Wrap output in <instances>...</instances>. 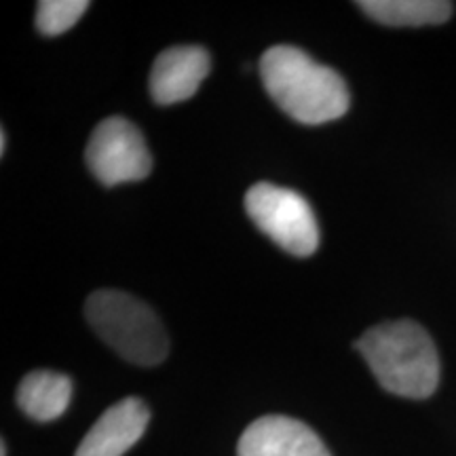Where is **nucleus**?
<instances>
[{
    "instance_id": "6e6552de",
    "label": "nucleus",
    "mask_w": 456,
    "mask_h": 456,
    "mask_svg": "<svg viewBox=\"0 0 456 456\" xmlns=\"http://www.w3.org/2000/svg\"><path fill=\"white\" fill-rule=\"evenodd\" d=\"M148 420L146 403L138 397H125L100 416L74 456H123L144 436Z\"/></svg>"
},
{
    "instance_id": "ddd939ff",
    "label": "nucleus",
    "mask_w": 456,
    "mask_h": 456,
    "mask_svg": "<svg viewBox=\"0 0 456 456\" xmlns=\"http://www.w3.org/2000/svg\"><path fill=\"white\" fill-rule=\"evenodd\" d=\"M0 456H7V444L3 442V446H0Z\"/></svg>"
},
{
    "instance_id": "9d476101",
    "label": "nucleus",
    "mask_w": 456,
    "mask_h": 456,
    "mask_svg": "<svg viewBox=\"0 0 456 456\" xmlns=\"http://www.w3.org/2000/svg\"><path fill=\"white\" fill-rule=\"evenodd\" d=\"M357 7L370 20L391 28H420L444 24L452 15V3L444 0H362Z\"/></svg>"
},
{
    "instance_id": "7ed1b4c3",
    "label": "nucleus",
    "mask_w": 456,
    "mask_h": 456,
    "mask_svg": "<svg viewBox=\"0 0 456 456\" xmlns=\"http://www.w3.org/2000/svg\"><path fill=\"white\" fill-rule=\"evenodd\" d=\"M85 317L94 332L125 362L159 366L169 353V338L155 311L135 296L100 289L85 305Z\"/></svg>"
},
{
    "instance_id": "9b49d317",
    "label": "nucleus",
    "mask_w": 456,
    "mask_h": 456,
    "mask_svg": "<svg viewBox=\"0 0 456 456\" xmlns=\"http://www.w3.org/2000/svg\"><path fill=\"white\" fill-rule=\"evenodd\" d=\"M89 9L87 0H43L37 7V28L45 37H57L81 20Z\"/></svg>"
},
{
    "instance_id": "f03ea898",
    "label": "nucleus",
    "mask_w": 456,
    "mask_h": 456,
    "mask_svg": "<svg viewBox=\"0 0 456 456\" xmlns=\"http://www.w3.org/2000/svg\"><path fill=\"white\" fill-rule=\"evenodd\" d=\"M379 385L393 395L425 399L440 385V357L423 326L402 322L380 323L355 342Z\"/></svg>"
},
{
    "instance_id": "20e7f679",
    "label": "nucleus",
    "mask_w": 456,
    "mask_h": 456,
    "mask_svg": "<svg viewBox=\"0 0 456 456\" xmlns=\"http://www.w3.org/2000/svg\"><path fill=\"white\" fill-rule=\"evenodd\" d=\"M245 212L288 254L306 258L317 252V220L309 201L300 192L260 182L245 195Z\"/></svg>"
},
{
    "instance_id": "0eeeda50",
    "label": "nucleus",
    "mask_w": 456,
    "mask_h": 456,
    "mask_svg": "<svg viewBox=\"0 0 456 456\" xmlns=\"http://www.w3.org/2000/svg\"><path fill=\"white\" fill-rule=\"evenodd\" d=\"M212 57L199 45H178L165 49L151 72V95L159 106L191 100L209 74Z\"/></svg>"
},
{
    "instance_id": "f257e3e1",
    "label": "nucleus",
    "mask_w": 456,
    "mask_h": 456,
    "mask_svg": "<svg viewBox=\"0 0 456 456\" xmlns=\"http://www.w3.org/2000/svg\"><path fill=\"white\" fill-rule=\"evenodd\" d=\"M260 77L273 102L302 125L336 121L349 110V89L340 74L292 45L266 51L260 60Z\"/></svg>"
},
{
    "instance_id": "f8f14e48",
    "label": "nucleus",
    "mask_w": 456,
    "mask_h": 456,
    "mask_svg": "<svg viewBox=\"0 0 456 456\" xmlns=\"http://www.w3.org/2000/svg\"><path fill=\"white\" fill-rule=\"evenodd\" d=\"M7 152V131L0 129V155Z\"/></svg>"
},
{
    "instance_id": "39448f33",
    "label": "nucleus",
    "mask_w": 456,
    "mask_h": 456,
    "mask_svg": "<svg viewBox=\"0 0 456 456\" xmlns=\"http://www.w3.org/2000/svg\"><path fill=\"white\" fill-rule=\"evenodd\" d=\"M87 165L102 184L117 186L148 178L152 157L144 135L134 123L123 117H110L91 134Z\"/></svg>"
},
{
    "instance_id": "423d86ee",
    "label": "nucleus",
    "mask_w": 456,
    "mask_h": 456,
    "mask_svg": "<svg viewBox=\"0 0 456 456\" xmlns=\"http://www.w3.org/2000/svg\"><path fill=\"white\" fill-rule=\"evenodd\" d=\"M239 456H330V450L311 427L289 416L271 414L243 431Z\"/></svg>"
},
{
    "instance_id": "1a4fd4ad",
    "label": "nucleus",
    "mask_w": 456,
    "mask_h": 456,
    "mask_svg": "<svg viewBox=\"0 0 456 456\" xmlns=\"http://www.w3.org/2000/svg\"><path fill=\"white\" fill-rule=\"evenodd\" d=\"M72 380L66 374L37 370L20 383L17 389V406L21 412L38 423L60 419L70 406Z\"/></svg>"
}]
</instances>
